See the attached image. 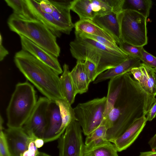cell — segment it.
I'll list each match as a JSON object with an SVG mask.
<instances>
[{
	"mask_svg": "<svg viewBox=\"0 0 156 156\" xmlns=\"http://www.w3.org/2000/svg\"><path fill=\"white\" fill-rule=\"evenodd\" d=\"M118 13L112 12L103 15L96 16L92 20L111 34L117 44L121 41Z\"/></svg>",
	"mask_w": 156,
	"mask_h": 156,
	"instance_id": "17",
	"label": "cell"
},
{
	"mask_svg": "<svg viewBox=\"0 0 156 156\" xmlns=\"http://www.w3.org/2000/svg\"><path fill=\"white\" fill-rule=\"evenodd\" d=\"M25 1L35 18L45 25L57 37H60L62 33L70 34L71 30L56 21L51 15L44 12L37 0H25Z\"/></svg>",
	"mask_w": 156,
	"mask_h": 156,
	"instance_id": "10",
	"label": "cell"
},
{
	"mask_svg": "<svg viewBox=\"0 0 156 156\" xmlns=\"http://www.w3.org/2000/svg\"><path fill=\"white\" fill-rule=\"evenodd\" d=\"M53 6V11L50 14L58 22L65 25L71 30L74 27L70 14L72 1L49 0Z\"/></svg>",
	"mask_w": 156,
	"mask_h": 156,
	"instance_id": "18",
	"label": "cell"
},
{
	"mask_svg": "<svg viewBox=\"0 0 156 156\" xmlns=\"http://www.w3.org/2000/svg\"><path fill=\"white\" fill-rule=\"evenodd\" d=\"M139 156H156V151L141 152Z\"/></svg>",
	"mask_w": 156,
	"mask_h": 156,
	"instance_id": "39",
	"label": "cell"
},
{
	"mask_svg": "<svg viewBox=\"0 0 156 156\" xmlns=\"http://www.w3.org/2000/svg\"><path fill=\"white\" fill-rule=\"evenodd\" d=\"M141 63L140 59L128 56L127 59L117 66L100 74L93 81V83L97 84L129 72L132 69L140 67Z\"/></svg>",
	"mask_w": 156,
	"mask_h": 156,
	"instance_id": "16",
	"label": "cell"
},
{
	"mask_svg": "<svg viewBox=\"0 0 156 156\" xmlns=\"http://www.w3.org/2000/svg\"><path fill=\"white\" fill-rule=\"evenodd\" d=\"M2 42H0V61H2L5 57L8 55L9 52L3 46Z\"/></svg>",
	"mask_w": 156,
	"mask_h": 156,
	"instance_id": "36",
	"label": "cell"
},
{
	"mask_svg": "<svg viewBox=\"0 0 156 156\" xmlns=\"http://www.w3.org/2000/svg\"><path fill=\"white\" fill-rule=\"evenodd\" d=\"M121 41L143 47L147 44V18L137 12L123 10L118 14Z\"/></svg>",
	"mask_w": 156,
	"mask_h": 156,
	"instance_id": "5",
	"label": "cell"
},
{
	"mask_svg": "<svg viewBox=\"0 0 156 156\" xmlns=\"http://www.w3.org/2000/svg\"><path fill=\"white\" fill-rule=\"evenodd\" d=\"M123 79L124 74L110 80L108 83L106 102L102 121L113 108L122 89Z\"/></svg>",
	"mask_w": 156,
	"mask_h": 156,
	"instance_id": "21",
	"label": "cell"
},
{
	"mask_svg": "<svg viewBox=\"0 0 156 156\" xmlns=\"http://www.w3.org/2000/svg\"><path fill=\"white\" fill-rule=\"evenodd\" d=\"M0 156H12L3 130L0 131Z\"/></svg>",
	"mask_w": 156,
	"mask_h": 156,
	"instance_id": "31",
	"label": "cell"
},
{
	"mask_svg": "<svg viewBox=\"0 0 156 156\" xmlns=\"http://www.w3.org/2000/svg\"><path fill=\"white\" fill-rule=\"evenodd\" d=\"M50 101L40 97L29 118L22 127L31 139H43L47 123L48 110Z\"/></svg>",
	"mask_w": 156,
	"mask_h": 156,
	"instance_id": "8",
	"label": "cell"
},
{
	"mask_svg": "<svg viewBox=\"0 0 156 156\" xmlns=\"http://www.w3.org/2000/svg\"><path fill=\"white\" fill-rule=\"evenodd\" d=\"M154 71H155V72L156 73V68H154Z\"/></svg>",
	"mask_w": 156,
	"mask_h": 156,
	"instance_id": "41",
	"label": "cell"
},
{
	"mask_svg": "<svg viewBox=\"0 0 156 156\" xmlns=\"http://www.w3.org/2000/svg\"><path fill=\"white\" fill-rule=\"evenodd\" d=\"M59 107L55 101H51L49 106L47 123L43 139L44 143L58 139L63 133Z\"/></svg>",
	"mask_w": 156,
	"mask_h": 156,
	"instance_id": "14",
	"label": "cell"
},
{
	"mask_svg": "<svg viewBox=\"0 0 156 156\" xmlns=\"http://www.w3.org/2000/svg\"><path fill=\"white\" fill-rule=\"evenodd\" d=\"M14 61L27 80L45 97L55 102L63 99L59 75L50 67L22 49L15 53Z\"/></svg>",
	"mask_w": 156,
	"mask_h": 156,
	"instance_id": "1",
	"label": "cell"
},
{
	"mask_svg": "<svg viewBox=\"0 0 156 156\" xmlns=\"http://www.w3.org/2000/svg\"><path fill=\"white\" fill-rule=\"evenodd\" d=\"M75 34V39L69 44L70 53L77 60L89 61L95 65L94 81L100 74L117 66L128 57L124 52L113 50L94 40Z\"/></svg>",
	"mask_w": 156,
	"mask_h": 156,
	"instance_id": "2",
	"label": "cell"
},
{
	"mask_svg": "<svg viewBox=\"0 0 156 156\" xmlns=\"http://www.w3.org/2000/svg\"><path fill=\"white\" fill-rule=\"evenodd\" d=\"M81 127L76 120L72 121L58 138L59 156H83V143Z\"/></svg>",
	"mask_w": 156,
	"mask_h": 156,
	"instance_id": "7",
	"label": "cell"
},
{
	"mask_svg": "<svg viewBox=\"0 0 156 156\" xmlns=\"http://www.w3.org/2000/svg\"><path fill=\"white\" fill-rule=\"evenodd\" d=\"M129 72L148 96L156 99V73L154 69L142 62L140 67L132 69Z\"/></svg>",
	"mask_w": 156,
	"mask_h": 156,
	"instance_id": "12",
	"label": "cell"
},
{
	"mask_svg": "<svg viewBox=\"0 0 156 156\" xmlns=\"http://www.w3.org/2000/svg\"><path fill=\"white\" fill-rule=\"evenodd\" d=\"M146 115L147 121H151L156 117V101L153 104Z\"/></svg>",
	"mask_w": 156,
	"mask_h": 156,
	"instance_id": "35",
	"label": "cell"
},
{
	"mask_svg": "<svg viewBox=\"0 0 156 156\" xmlns=\"http://www.w3.org/2000/svg\"><path fill=\"white\" fill-rule=\"evenodd\" d=\"M19 36L22 49L48 65L58 74L62 73L63 70L57 57L24 36Z\"/></svg>",
	"mask_w": 156,
	"mask_h": 156,
	"instance_id": "11",
	"label": "cell"
},
{
	"mask_svg": "<svg viewBox=\"0 0 156 156\" xmlns=\"http://www.w3.org/2000/svg\"><path fill=\"white\" fill-rule=\"evenodd\" d=\"M106 100V97L94 98L79 103L73 108L76 120L86 136L101 124Z\"/></svg>",
	"mask_w": 156,
	"mask_h": 156,
	"instance_id": "6",
	"label": "cell"
},
{
	"mask_svg": "<svg viewBox=\"0 0 156 156\" xmlns=\"http://www.w3.org/2000/svg\"><path fill=\"white\" fill-rule=\"evenodd\" d=\"M152 4V2L151 0H123L122 11H134L147 18L149 16Z\"/></svg>",
	"mask_w": 156,
	"mask_h": 156,
	"instance_id": "24",
	"label": "cell"
},
{
	"mask_svg": "<svg viewBox=\"0 0 156 156\" xmlns=\"http://www.w3.org/2000/svg\"><path fill=\"white\" fill-rule=\"evenodd\" d=\"M7 5L13 10V13L27 20H34L26 3L25 0H5Z\"/></svg>",
	"mask_w": 156,
	"mask_h": 156,
	"instance_id": "27",
	"label": "cell"
},
{
	"mask_svg": "<svg viewBox=\"0 0 156 156\" xmlns=\"http://www.w3.org/2000/svg\"><path fill=\"white\" fill-rule=\"evenodd\" d=\"M55 102L59 108L62 122V130L64 133L67 126L72 121L76 120L74 109L64 99L57 101Z\"/></svg>",
	"mask_w": 156,
	"mask_h": 156,
	"instance_id": "25",
	"label": "cell"
},
{
	"mask_svg": "<svg viewBox=\"0 0 156 156\" xmlns=\"http://www.w3.org/2000/svg\"><path fill=\"white\" fill-rule=\"evenodd\" d=\"M7 24L11 31L24 36L57 57L59 56L60 48L57 37L39 21L23 19L12 13Z\"/></svg>",
	"mask_w": 156,
	"mask_h": 156,
	"instance_id": "3",
	"label": "cell"
},
{
	"mask_svg": "<svg viewBox=\"0 0 156 156\" xmlns=\"http://www.w3.org/2000/svg\"><path fill=\"white\" fill-rule=\"evenodd\" d=\"M81 34L86 37L97 41L107 47L113 50L119 52H124L120 48L119 46L116 43L112 42L105 38L94 35L84 34Z\"/></svg>",
	"mask_w": 156,
	"mask_h": 156,
	"instance_id": "29",
	"label": "cell"
},
{
	"mask_svg": "<svg viewBox=\"0 0 156 156\" xmlns=\"http://www.w3.org/2000/svg\"><path fill=\"white\" fill-rule=\"evenodd\" d=\"M4 133L12 156H20L27 150L30 141L33 139L22 128H8Z\"/></svg>",
	"mask_w": 156,
	"mask_h": 156,
	"instance_id": "13",
	"label": "cell"
},
{
	"mask_svg": "<svg viewBox=\"0 0 156 156\" xmlns=\"http://www.w3.org/2000/svg\"><path fill=\"white\" fill-rule=\"evenodd\" d=\"M148 144L152 151H156V133L149 140Z\"/></svg>",
	"mask_w": 156,
	"mask_h": 156,
	"instance_id": "37",
	"label": "cell"
},
{
	"mask_svg": "<svg viewBox=\"0 0 156 156\" xmlns=\"http://www.w3.org/2000/svg\"><path fill=\"white\" fill-rule=\"evenodd\" d=\"M70 75L77 94L87 92L90 82L86 72L83 61L77 60L75 66L70 72Z\"/></svg>",
	"mask_w": 156,
	"mask_h": 156,
	"instance_id": "19",
	"label": "cell"
},
{
	"mask_svg": "<svg viewBox=\"0 0 156 156\" xmlns=\"http://www.w3.org/2000/svg\"><path fill=\"white\" fill-rule=\"evenodd\" d=\"M120 0H83L81 11L84 19L92 20L96 16L112 12H119L120 9Z\"/></svg>",
	"mask_w": 156,
	"mask_h": 156,
	"instance_id": "9",
	"label": "cell"
},
{
	"mask_svg": "<svg viewBox=\"0 0 156 156\" xmlns=\"http://www.w3.org/2000/svg\"><path fill=\"white\" fill-rule=\"evenodd\" d=\"M108 129L104 125H101L86 138L85 145L88 148H91L102 144L107 140L106 133Z\"/></svg>",
	"mask_w": 156,
	"mask_h": 156,
	"instance_id": "26",
	"label": "cell"
},
{
	"mask_svg": "<svg viewBox=\"0 0 156 156\" xmlns=\"http://www.w3.org/2000/svg\"><path fill=\"white\" fill-rule=\"evenodd\" d=\"M111 143L107 141L103 144L90 148L84 145L83 156H118L116 147Z\"/></svg>",
	"mask_w": 156,
	"mask_h": 156,
	"instance_id": "23",
	"label": "cell"
},
{
	"mask_svg": "<svg viewBox=\"0 0 156 156\" xmlns=\"http://www.w3.org/2000/svg\"><path fill=\"white\" fill-rule=\"evenodd\" d=\"M140 59L142 63L153 68H156V57L146 51L143 48Z\"/></svg>",
	"mask_w": 156,
	"mask_h": 156,
	"instance_id": "30",
	"label": "cell"
},
{
	"mask_svg": "<svg viewBox=\"0 0 156 156\" xmlns=\"http://www.w3.org/2000/svg\"><path fill=\"white\" fill-rule=\"evenodd\" d=\"M63 69V72L60 77L61 92L63 99L71 105L74 102L77 94L70 76L69 66L64 64Z\"/></svg>",
	"mask_w": 156,
	"mask_h": 156,
	"instance_id": "22",
	"label": "cell"
},
{
	"mask_svg": "<svg viewBox=\"0 0 156 156\" xmlns=\"http://www.w3.org/2000/svg\"><path fill=\"white\" fill-rule=\"evenodd\" d=\"M85 70L90 82L94 81V78L96 72L95 65L89 61L84 62Z\"/></svg>",
	"mask_w": 156,
	"mask_h": 156,
	"instance_id": "32",
	"label": "cell"
},
{
	"mask_svg": "<svg viewBox=\"0 0 156 156\" xmlns=\"http://www.w3.org/2000/svg\"><path fill=\"white\" fill-rule=\"evenodd\" d=\"M42 10L51 14L53 12V6L49 0H37Z\"/></svg>",
	"mask_w": 156,
	"mask_h": 156,
	"instance_id": "34",
	"label": "cell"
},
{
	"mask_svg": "<svg viewBox=\"0 0 156 156\" xmlns=\"http://www.w3.org/2000/svg\"><path fill=\"white\" fill-rule=\"evenodd\" d=\"M36 146L39 148L42 147L44 145V142L42 139L37 138L34 141Z\"/></svg>",
	"mask_w": 156,
	"mask_h": 156,
	"instance_id": "38",
	"label": "cell"
},
{
	"mask_svg": "<svg viewBox=\"0 0 156 156\" xmlns=\"http://www.w3.org/2000/svg\"><path fill=\"white\" fill-rule=\"evenodd\" d=\"M74 28L75 33L97 36L116 43L111 34L100 27L92 20H79L74 24Z\"/></svg>",
	"mask_w": 156,
	"mask_h": 156,
	"instance_id": "20",
	"label": "cell"
},
{
	"mask_svg": "<svg viewBox=\"0 0 156 156\" xmlns=\"http://www.w3.org/2000/svg\"><path fill=\"white\" fill-rule=\"evenodd\" d=\"M122 51L128 56L140 59L141 51L143 47L133 45L121 41L118 44Z\"/></svg>",
	"mask_w": 156,
	"mask_h": 156,
	"instance_id": "28",
	"label": "cell"
},
{
	"mask_svg": "<svg viewBox=\"0 0 156 156\" xmlns=\"http://www.w3.org/2000/svg\"><path fill=\"white\" fill-rule=\"evenodd\" d=\"M146 115H143L135 120L124 132L112 143L118 151L120 152L129 147L137 138L145 126Z\"/></svg>",
	"mask_w": 156,
	"mask_h": 156,
	"instance_id": "15",
	"label": "cell"
},
{
	"mask_svg": "<svg viewBox=\"0 0 156 156\" xmlns=\"http://www.w3.org/2000/svg\"><path fill=\"white\" fill-rule=\"evenodd\" d=\"M37 101L36 91L32 85L27 81L17 83L6 109L8 127L22 128Z\"/></svg>",
	"mask_w": 156,
	"mask_h": 156,
	"instance_id": "4",
	"label": "cell"
},
{
	"mask_svg": "<svg viewBox=\"0 0 156 156\" xmlns=\"http://www.w3.org/2000/svg\"><path fill=\"white\" fill-rule=\"evenodd\" d=\"M37 156H51L44 153L39 152Z\"/></svg>",
	"mask_w": 156,
	"mask_h": 156,
	"instance_id": "40",
	"label": "cell"
},
{
	"mask_svg": "<svg viewBox=\"0 0 156 156\" xmlns=\"http://www.w3.org/2000/svg\"><path fill=\"white\" fill-rule=\"evenodd\" d=\"M35 140H31L29 144L27 150L21 155L20 156H37L39 152L35 144Z\"/></svg>",
	"mask_w": 156,
	"mask_h": 156,
	"instance_id": "33",
	"label": "cell"
}]
</instances>
